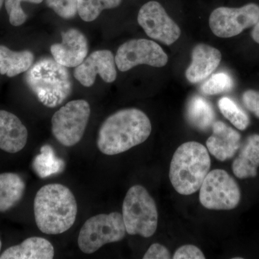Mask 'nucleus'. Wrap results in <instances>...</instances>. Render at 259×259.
Returning a JSON list of instances; mask_svg holds the SVG:
<instances>
[{
    "label": "nucleus",
    "mask_w": 259,
    "mask_h": 259,
    "mask_svg": "<svg viewBox=\"0 0 259 259\" xmlns=\"http://www.w3.org/2000/svg\"><path fill=\"white\" fill-rule=\"evenodd\" d=\"M151 129L148 116L139 109L119 110L102 122L97 135V148L109 156L125 152L145 142Z\"/></svg>",
    "instance_id": "nucleus-1"
},
{
    "label": "nucleus",
    "mask_w": 259,
    "mask_h": 259,
    "mask_svg": "<svg viewBox=\"0 0 259 259\" xmlns=\"http://www.w3.org/2000/svg\"><path fill=\"white\" fill-rule=\"evenodd\" d=\"M78 206L74 194L60 184H49L37 191L34 214L38 229L46 234L64 233L72 227Z\"/></svg>",
    "instance_id": "nucleus-2"
},
{
    "label": "nucleus",
    "mask_w": 259,
    "mask_h": 259,
    "mask_svg": "<svg viewBox=\"0 0 259 259\" xmlns=\"http://www.w3.org/2000/svg\"><path fill=\"white\" fill-rule=\"evenodd\" d=\"M25 79L37 100L49 108L61 105L72 93V80L67 67L54 58L39 59L27 71Z\"/></svg>",
    "instance_id": "nucleus-3"
},
{
    "label": "nucleus",
    "mask_w": 259,
    "mask_h": 259,
    "mask_svg": "<svg viewBox=\"0 0 259 259\" xmlns=\"http://www.w3.org/2000/svg\"><path fill=\"white\" fill-rule=\"evenodd\" d=\"M210 166L207 148L196 141L185 143L172 157L169 171L171 185L179 194H194L200 189Z\"/></svg>",
    "instance_id": "nucleus-4"
},
{
    "label": "nucleus",
    "mask_w": 259,
    "mask_h": 259,
    "mask_svg": "<svg viewBox=\"0 0 259 259\" xmlns=\"http://www.w3.org/2000/svg\"><path fill=\"white\" fill-rule=\"evenodd\" d=\"M122 215L129 235L150 238L157 229L156 202L143 186H133L127 191L122 204Z\"/></svg>",
    "instance_id": "nucleus-5"
},
{
    "label": "nucleus",
    "mask_w": 259,
    "mask_h": 259,
    "mask_svg": "<svg viewBox=\"0 0 259 259\" xmlns=\"http://www.w3.org/2000/svg\"><path fill=\"white\" fill-rule=\"evenodd\" d=\"M126 233L120 213L97 214L88 219L81 227L78 245L83 253L92 254L107 243L122 241Z\"/></svg>",
    "instance_id": "nucleus-6"
},
{
    "label": "nucleus",
    "mask_w": 259,
    "mask_h": 259,
    "mask_svg": "<svg viewBox=\"0 0 259 259\" xmlns=\"http://www.w3.org/2000/svg\"><path fill=\"white\" fill-rule=\"evenodd\" d=\"M91 109L86 100H73L61 107L51 119L52 133L63 146L71 147L82 139Z\"/></svg>",
    "instance_id": "nucleus-7"
},
{
    "label": "nucleus",
    "mask_w": 259,
    "mask_h": 259,
    "mask_svg": "<svg viewBox=\"0 0 259 259\" xmlns=\"http://www.w3.org/2000/svg\"><path fill=\"white\" fill-rule=\"evenodd\" d=\"M199 190V201L207 209L230 210L236 208L241 201L239 186L223 169L209 171Z\"/></svg>",
    "instance_id": "nucleus-8"
},
{
    "label": "nucleus",
    "mask_w": 259,
    "mask_h": 259,
    "mask_svg": "<svg viewBox=\"0 0 259 259\" xmlns=\"http://www.w3.org/2000/svg\"><path fill=\"white\" fill-rule=\"evenodd\" d=\"M258 20V5L249 3L238 8H217L209 16V25L216 36L228 38L254 26Z\"/></svg>",
    "instance_id": "nucleus-9"
},
{
    "label": "nucleus",
    "mask_w": 259,
    "mask_h": 259,
    "mask_svg": "<svg viewBox=\"0 0 259 259\" xmlns=\"http://www.w3.org/2000/svg\"><path fill=\"white\" fill-rule=\"evenodd\" d=\"M115 59L117 69L122 72L141 64L160 68L168 63V56L163 49L157 42L147 39L124 42L119 47Z\"/></svg>",
    "instance_id": "nucleus-10"
},
{
    "label": "nucleus",
    "mask_w": 259,
    "mask_h": 259,
    "mask_svg": "<svg viewBox=\"0 0 259 259\" xmlns=\"http://www.w3.org/2000/svg\"><path fill=\"white\" fill-rule=\"evenodd\" d=\"M138 23L148 37L164 45H171L180 38V27L158 2L150 1L141 7Z\"/></svg>",
    "instance_id": "nucleus-11"
},
{
    "label": "nucleus",
    "mask_w": 259,
    "mask_h": 259,
    "mask_svg": "<svg viewBox=\"0 0 259 259\" xmlns=\"http://www.w3.org/2000/svg\"><path fill=\"white\" fill-rule=\"evenodd\" d=\"M97 75H100L107 83L115 81L117 70L115 56L109 50H99L90 54L79 66L75 68L74 76L81 84L90 88L95 82Z\"/></svg>",
    "instance_id": "nucleus-12"
},
{
    "label": "nucleus",
    "mask_w": 259,
    "mask_h": 259,
    "mask_svg": "<svg viewBox=\"0 0 259 259\" xmlns=\"http://www.w3.org/2000/svg\"><path fill=\"white\" fill-rule=\"evenodd\" d=\"M61 42L51 46V55L56 62L65 67H76L88 56V39L82 32L75 28L61 32Z\"/></svg>",
    "instance_id": "nucleus-13"
},
{
    "label": "nucleus",
    "mask_w": 259,
    "mask_h": 259,
    "mask_svg": "<svg viewBox=\"0 0 259 259\" xmlns=\"http://www.w3.org/2000/svg\"><path fill=\"white\" fill-rule=\"evenodd\" d=\"M212 128L206 142L209 152L221 161L231 159L241 148V134L222 121H214Z\"/></svg>",
    "instance_id": "nucleus-14"
},
{
    "label": "nucleus",
    "mask_w": 259,
    "mask_h": 259,
    "mask_svg": "<svg viewBox=\"0 0 259 259\" xmlns=\"http://www.w3.org/2000/svg\"><path fill=\"white\" fill-rule=\"evenodd\" d=\"M222 54L215 48L199 44L192 51V63L186 70L187 79L192 83L207 79L221 64Z\"/></svg>",
    "instance_id": "nucleus-15"
},
{
    "label": "nucleus",
    "mask_w": 259,
    "mask_h": 259,
    "mask_svg": "<svg viewBox=\"0 0 259 259\" xmlns=\"http://www.w3.org/2000/svg\"><path fill=\"white\" fill-rule=\"evenodd\" d=\"M28 137V130L16 115L0 110V149L18 153L25 147Z\"/></svg>",
    "instance_id": "nucleus-16"
},
{
    "label": "nucleus",
    "mask_w": 259,
    "mask_h": 259,
    "mask_svg": "<svg viewBox=\"0 0 259 259\" xmlns=\"http://www.w3.org/2000/svg\"><path fill=\"white\" fill-rule=\"evenodd\" d=\"M54 254L55 250L50 241L40 237H31L5 250L0 259H51Z\"/></svg>",
    "instance_id": "nucleus-17"
},
{
    "label": "nucleus",
    "mask_w": 259,
    "mask_h": 259,
    "mask_svg": "<svg viewBox=\"0 0 259 259\" xmlns=\"http://www.w3.org/2000/svg\"><path fill=\"white\" fill-rule=\"evenodd\" d=\"M240 148L238 156L232 164L233 174L241 180L256 177L259 167V135L247 138Z\"/></svg>",
    "instance_id": "nucleus-18"
},
{
    "label": "nucleus",
    "mask_w": 259,
    "mask_h": 259,
    "mask_svg": "<svg viewBox=\"0 0 259 259\" xmlns=\"http://www.w3.org/2000/svg\"><path fill=\"white\" fill-rule=\"evenodd\" d=\"M35 56L31 51H13L0 45V74L8 77L25 72L32 66Z\"/></svg>",
    "instance_id": "nucleus-19"
},
{
    "label": "nucleus",
    "mask_w": 259,
    "mask_h": 259,
    "mask_svg": "<svg viewBox=\"0 0 259 259\" xmlns=\"http://www.w3.org/2000/svg\"><path fill=\"white\" fill-rule=\"evenodd\" d=\"M25 190L23 179L17 174L0 175V212L11 209L20 202Z\"/></svg>",
    "instance_id": "nucleus-20"
},
{
    "label": "nucleus",
    "mask_w": 259,
    "mask_h": 259,
    "mask_svg": "<svg viewBox=\"0 0 259 259\" xmlns=\"http://www.w3.org/2000/svg\"><path fill=\"white\" fill-rule=\"evenodd\" d=\"M187 117L196 128L207 131L215 121V113L207 100L200 96H194L187 104Z\"/></svg>",
    "instance_id": "nucleus-21"
},
{
    "label": "nucleus",
    "mask_w": 259,
    "mask_h": 259,
    "mask_svg": "<svg viewBox=\"0 0 259 259\" xmlns=\"http://www.w3.org/2000/svg\"><path fill=\"white\" fill-rule=\"evenodd\" d=\"M122 0H78V14L83 21L96 20L103 10L113 9Z\"/></svg>",
    "instance_id": "nucleus-22"
},
{
    "label": "nucleus",
    "mask_w": 259,
    "mask_h": 259,
    "mask_svg": "<svg viewBox=\"0 0 259 259\" xmlns=\"http://www.w3.org/2000/svg\"><path fill=\"white\" fill-rule=\"evenodd\" d=\"M218 107L223 116L236 128L245 131L250 124L249 117L231 98L224 97L218 101Z\"/></svg>",
    "instance_id": "nucleus-23"
},
{
    "label": "nucleus",
    "mask_w": 259,
    "mask_h": 259,
    "mask_svg": "<svg viewBox=\"0 0 259 259\" xmlns=\"http://www.w3.org/2000/svg\"><path fill=\"white\" fill-rule=\"evenodd\" d=\"M233 88V81L226 73L213 74L200 87L202 93L206 95H216L228 93Z\"/></svg>",
    "instance_id": "nucleus-24"
},
{
    "label": "nucleus",
    "mask_w": 259,
    "mask_h": 259,
    "mask_svg": "<svg viewBox=\"0 0 259 259\" xmlns=\"http://www.w3.org/2000/svg\"><path fill=\"white\" fill-rule=\"evenodd\" d=\"M44 0H5V8L9 15L10 23L13 26L18 27L25 23L28 15L25 14L22 8L23 2L40 4Z\"/></svg>",
    "instance_id": "nucleus-25"
},
{
    "label": "nucleus",
    "mask_w": 259,
    "mask_h": 259,
    "mask_svg": "<svg viewBox=\"0 0 259 259\" xmlns=\"http://www.w3.org/2000/svg\"><path fill=\"white\" fill-rule=\"evenodd\" d=\"M48 7L65 20L74 18L78 13V0H46Z\"/></svg>",
    "instance_id": "nucleus-26"
},
{
    "label": "nucleus",
    "mask_w": 259,
    "mask_h": 259,
    "mask_svg": "<svg viewBox=\"0 0 259 259\" xmlns=\"http://www.w3.org/2000/svg\"><path fill=\"white\" fill-rule=\"evenodd\" d=\"M174 259H204L202 250L193 245H185L177 250L173 255Z\"/></svg>",
    "instance_id": "nucleus-27"
},
{
    "label": "nucleus",
    "mask_w": 259,
    "mask_h": 259,
    "mask_svg": "<svg viewBox=\"0 0 259 259\" xmlns=\"http://www.w3.org/2000/svg\"><path fill=\"white\" fill-rule=\"evenodd\" d=\"M244 106L259 118V92L248 90L242 97Z\"/></svg>",
    "instance_id": "nucleus-28"
},
{
    "label": "nucleus",
    "mask_w": 259,
    "mask_h": 259,
    "mask_svg": "<svg viewBox=\"0 0 259 259\" xmlns=\"http://www.w3.org/2000/svg\"><path fill=\"white\" fill-rule=\"evenodd\" d=\"M144 259H168L171 258L170 252L166 247L159 243H154L151 245L145 253Z\"/></svg>",
    "instance_id": "nucleus-29"
},
{
    "label": "nucleus",
    "mask_w": 259,
    "mask_h": 259,
    "mask_svg": "<svg viewBox=\"0 0 259 259\" xmlns=\"http://www.w3.org/2000/svg\"><path fill=\"white\" fill-rule=\"evenodd\" d=\"M251 37L255 42L259 44V20L253 26V30L251 32Z\"/></svg>",
    "instance_id": "nucleus-30"
},
{
    "label": "nucleus",
    "mask_w": 259,
    "mask_h": 259,
    "mask_svg": "<svg viewBox=\"0 0 259 259\" xmlns=\"http://www.w3.org/2000/svg\"><path fill=\"white\" fill-rule=\"evenodd\" d=\"M5 0H0V10H1L2 7H3V3H4Z\"/></svg>",
    "instance_id": "nucleus-31"
},
{
    "label": "nucleus",
    "mask_w": 259,
    "mask_h": 259,
    "mask_svg": "<svg viewBox=\"0 0 259 259\" xmlns=\"http://www.w3.org/2000/svg\"><path fill=\"white\" fill-rule=\"evenodd\" d=\"M1 248H2V242L0 241V251H1Z\"/></svg>",
    "instance_id": "nucleus-32"
}]
</instances>
